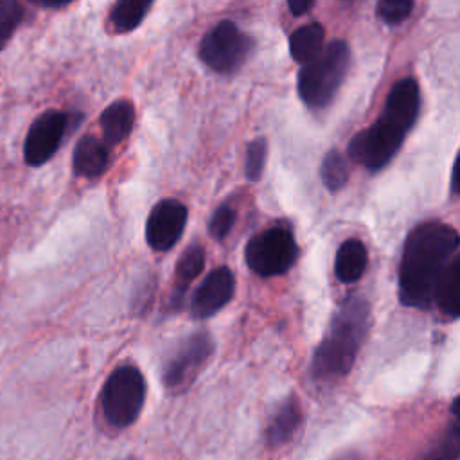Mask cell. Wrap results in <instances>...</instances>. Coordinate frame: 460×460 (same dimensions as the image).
Masks as SVG:
<instances>
[{
    "instance_id": "cell-1",
    "label": "cell",
    "mask_w": 460,
    "mask_h": 460,
    "mask_svg": "<svg viewBox=\"0 0 460 460\" xmlns=\"http://www.w3.org/2000/svg\"><path fill=\"white\" fill-rule=\"evenodd\" d=\"M458 234L442 221H422L406 235L399 262V302L404 307L428 311L433 305L437 282L456 255Z\"/></svg>"
},
{
    "instance_id": "cell-10",
    "label": "cell",
    "mask_w": 460,
    "mask_h": 460,
    "mask_svg": "<svg viewBox=\"0 0 460 460\" xmlns=\"http://www.w3.org/2000/svg\"><path fill=\"white\" fill-rule=\"evenodd\" d=\"M187 223V207L172 198L160 199L146 221V241L155 252L171 250L181 237Z\"/></svg>"
},
{
    "instance_id": "cell-9",
    "label": "cell",
    "mask_w": 460,
    "mask_h": 460,
    "mask_svg": "<svg viewBox=\"0 0 460 460\" xmlns=\"http://www.w3.org/2000/svg\"><path fill=\"white\" fill-rule=\"evenodd\" d=\"M68 126V115L59 110H47L31 124L25 144L23 158L31 167H40L49 162L58 151Z\"/></svg>"
},
{
    "instance_id": "cell-16",
    "label": "cell",
    "mask_w": 460,
    "mask_h": 460,
    "mask_svg": "<svg viewBox=\"0 0 460 460\" xmlns=\"http://www.w3.org/2000/svg\"><path fill=\"white\" fill-rule=\"evenodd\" d=\"M302 422V408L295 397H288L273 413L266 428L268 446H282L296 433Z\"/></svg>"
},
{
    "instance_id": "cell-14",
    "label": "cell",
    "mask_w": 460,
    "mask_h": 460,
    "mask_svg": "<svg viewBox=\"0 0 460 460\" xmlns=\"http://www.w3.org/2000/svg\"><path fill=\"white\" fill-rule=\"evenodd\" d=\"M99 124L104 135V140L111 146L120 144L133 129L135 124V108L131 101L120 99L111 102L99 117Z\"/></svg>"
},
{
    "instance_id": "cell-19",
    "label": "cell",
    "mask_w": 460,
    "mask_h": 460,
    "mask_svg": "<svg viewBox=\"0 0 460 460\" xmlns=\"http://www.w3.org/2000/svg\"><path fill=\"white\" fill-rule=\"evenodd\" d=\"M153 2L147 0H120L110 11V25L115 32H129L140 25Z\"/></svg>"
},
{
    "instance_id": "cell-2",
    "label": "cell",
    "mask_w": 460,
    "mask_h": 460,
    "mask_svg": "<svg viewBox=\"0 0 460 460\" xmlns=\"http://www.w3.org/2000/svg\"><path fill=\"white\" fill-rule=\"evenodd\" d=\"M420 111V88L413 77H402L390 88L377 120L358 131L347 147L349 158L368 171L383 169L401 149L406 133Z\"/></svg>"
},
{
    "instance_id": "cell-8",
    "label": "cell",
    "mask_w": 460,
    "mask_h": 460,
    "mask_svg": "<svg viewBox=\"0 0 460 460\" xmlns=\"http://www.w3.org/2000/svg\"><path fill=\"white\" fill-rule=\"evenodd\" d=\"M214 352V340L208 332L198 331L190 334L165 361L162 370L164 386L171 394H180L187 390L205 363L210 359Z\"/></svg>"
},
{
    "instance_id": "cell-5",
    "label": "cell",
    "mask_w": 460,
    "mask_h": 460,
    "mask_svg": "<svg viewBox=\"0 0 460 460\" xmlns=\"http://www.w3.org/2000/svg\"><path fill=\"white\" fill-rule=\"evenodd\" d=\"M146 392V379L137 367H117L101 392V406L108 424L117 429L131 426L144 408Z\"/></svg>"
},
{
    "instance_id": "cell-27",
    "label": "cell",
    "mask_w": 460,
    "mask_h": 460,
    "mask_svg": "<svg viewBox=\"0 0 460 460\" xmlns=\"http://www.w3.org/2000/svg\"><path fill=\"white\" fill-rule=\"evenodd\" d=\"M34 4L43 9H59V7L66 5V2H34Z\"/></svg>"
},
{
    "instance_id": "cell-13",
    "label": "cell",
    "mask_w": 460,
    "mask_h": 460,
    "mask_svg": "<svg viewBox=\"0 0 460 460\" xmlns=\"http://www.w3.org/2000/svg\"><path fill=\"white\" fill-rule=\"evenodd\" d=\"M110 162L106 146L93 135H84L77 140L72 156V167L77 176L97 178L101 176Z\"/></svg>"
},
{
    "instance_id": "cell-18",
    "label": "cell",
    "mask_w": 460,
    "mask_h": 460,
    "mask_svg": "<svg viewBox=\"0 0 460 460\" xmlns=\"http://www.w3.org/2000/svg\"><path fill=\"white\" fill-rule=\"evenodd\" d=\"M458 266H460V259L458 255H455L447 266L444 268L435 293H433V305L438 307V311L446 316H449L451 320H455L460 313L458 309Z\"/></svg>"
},
{
    "instance_id": "cell-11",
    "label": "cell",
    "mask_w": 460,
    "mask_h": 460,
    "mask_svg": "<svg viewBox=\"0 0 460 460\" xmlns=\"http://www.w3.org/2000/svg\"><path fill=\"white\" fill-rule=\"evenodd\" d=\"M235 293V275L228 266H217L205 275L190 298L194 318H210L221 311Z\"/></svg>"
},
{
    "instance_id": "cell-26",
    "label": "cell",
    "mask_w": 460,
    "mask_h": 460,
    "mask_svg": "<svg viewBox=\"0 0 460 460\" xmlns=\"http://www.w3.org/2000/svg\"><path fill=\"white\" fill-rule=\"evenodd\" d=\"M313 5H314V2H311V0H307V2H304V0H291V2H288V9L291 11L293 16L305 14L309 9H313Z\"/></svg>"
},
{
    "instance_id": "cell-25",
    "label": "cell",
    "mask_w": 460,
    "mask_h": 460,
    "mask_svg": "<svg viewBox=\"0 0 460 460\" xmlns=\"http://www.w3.org/2000/svg\"><path fill=\"white\" fill-rule=\"evenodd\" d=\"M235 217H237V212H235L234 207H230V205L217 207L216 212L210 217V223H208L210 237L216 239V241H223L230 234V230L234 228Z\"/></svg>"
},
{
    "instance_id": "cell-7",
    "label": "cell",
    "mask_w": 460,
    "mask_h": 460,
    "mask_svg": "<svg viewBox=\"0 0 460 460\" xmlns=\"http://www.w3.org/2000/svg\"><path fill=\"white\" fill-rule=\"evenodd\" d=\"M253 50V40L232 20L217 22L199 41V59L217 74H232L244 65Z\"/></svg>"
},
{
    "instance_id": "cell-3",
    "label": "cell",
    "mask_w": 460,
    "mask_h": 460,
    "mask_svg": "<svg viewBox=\"0 0 460 460\" xmlns=\"http://www.w3.org/2000/svg\"><path fill=\"white\" fill-rule=\"evenodd\" d=\"M370 304L361 295H350L334 309L327 331L313 352L311 376L316 381L345 377L367 338Z\"/></svg>"
},
{
    "instance_id": "cell-23",
    "label": "cell",
    "mask_w": 460,
    "mask_h": 460,
    "mask_svg": "<svg viewBox=\"0 0 460 460\" xmlns=\"http://www.w3.org/2000/svg\"><path fill=\"white\" fill-rule=\"evenodd\" d=\"M22 18V4H18L16 0H0V50L7 45Z\"/></svg>"
},
{
    "instance_id": "cell-15",
    "label": "cell",
    "mask_w": 460,
    "mask_h": 460,
    "mask_svg": "<svg viewBox=\"0 0 460 460\" xmlns=\"http://www.w3.org/2000/svg\"><path fill=\"white\" fill-rule=\"evenodd\" d=\"M368 264V252L359 239H347L340 244L334 259V273L340 282L352 284L359 280Z\"/></svg>"
},
{
    "instance_id": "cell-4",
    "label": "cell",
    "mask_w": 460,
    "mask_h": 460,
    "mask_svg": "<svg viewBox=\"0 0 460 460\" xmlns=\"http://www.w3.org/2000/svg\"><path fill=\"white\" fill-rule=\"evenodd\" d=\"M350 65V49L343 40L327 43L296 75V90L302 102L313 110L325 108L340 90Z\"/></svg>"
},
{
    "instance_id": "cell-24",
    "label": "cell",
    "mask_w": 460,
    "mask_h": 460,
    "mask_svg": "<svg viewBox=\"0 0 460 460\" xmlns=\"http://www.w3.org/2000/svg\"><path fill=\"white\" fill-rule=\"evenodd\" d=\"M413 9V2L410 0H381L376 4L377 16L386 25H399L402 23Z\"/></svg>"
},
{
    "instance_id": "cell-12",
    "label": "cell",
    "mask_w": 460,
    "mask_h": 460,
    "mask_svg": "<svg viewBox=\"0 0 460 460\" xmlns=\"http://www.w3.org/2000/svg\"><path fill=\"white\" fill-rule=\"evenodd\" d=\"M205 268V250L201 244L192 243L187 246L174 268V280H172V293H171V307L176 311L181 307L185 295L192 284V280L203 271Z\"/></svg>"
},
{
    "instance_id": "cell-21",
    "label": "cell",
    "mask_w": 460,
    "mask_h": 460,
    "mask_svg": "<svg viewBox=\"0 0 460 460\" xmlns=\"http://www.w3.org/2000/svg\"><path fill=\"white\" fill-rule=\"evenodd\" d=\"M320 176L329 192L341 190L349 181V162L338 149H329L322 160Z\"/></svg>"
},
{
    "instance_id": "cell-17",
    "label": "cell",
    "mask_w": 460,
    "mask_h": 460,
    "mask_svg": "<svg viewBox=\"0 0 460 460\" xmlns=\"http://www.w3.org/2000/svg\"><path fill=\"white\" fill-rule=\"evenodd\" d=\"M325 29L318 22H309L289 34V54L296 63L313 61L323 49Z\"/></svg>"
},
{
    "instance_id": "cell-20",
    "label": "cell",
    "mask_w": 460,
    "mask_h": 460,
    "mask_svg": "<svg viewBox=\"0 0 460 460\" xmlns=\"http://www.w3.org/2000/svg\"><path fill=\"white\" fill-rule=\"evenodd\" d=\"M460 456V431H458V415H453V420L446 431L435 438L415 460H458Z\"/></svg>"
},
{
    "instance_id": "cell-22",
    "label": "cell",
    "mask_w": 460,
    "mask_h": 460,
    "mask_svg": "<svg viewBox=\"0 0 460 460\" xmlns=\"http://www.w3.org/2000/svg\"><path fill=\"white\" fill-rule=\"evenodd\" d=\"M266 156H268L266 138L264 137L253 138L246 147V160H244V174L250 181H257L262 176Z\"/></svg>"
},
{
    "instance_id": "cell-6",
    "label": "cell",
    "mask_w": 460,
    "mask_h": 460,
    "mask_svg": "<svg viewBox=\"0 0 460 460\" xmlns=\"http://www.w3.org/2000/svg\"><path fill=\"white\" fill-rule=\"evenodd\" d=\"M298 257L295 235L286 226H270L255 235L244 246L246 266L259 277H277L293 268Z\"/></svg>"
}]
</instances>
